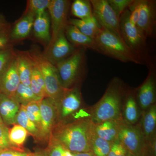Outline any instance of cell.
<instances>
[{"label":"cell","instance_id":"obj_1","mask_svg":"<svg viewBox=\"0 0 156 156\" xmlns=\"http://www.w3.org/2000/svg\"><path fill=\"white\" fill-rule=\"evenodd\" d=\"M94 134V124L90 117H83L56 123L49 141L58 144L71 152H90Z\"/></svg>","mask_w":156,"mask_h":156},{"label":"cell","instance_id":"obj_2","mask_svg":"<svg viewBox=\"0 0 156 156\" xmlns=\"http://www.w3.org/2000/svg\"><path fill=\"white\" fill-rule=\"evenodd\" d=\"M128 89L119 78H113L100 100L89 110L93 123L123 119V104Z\"/></svg>","mask_w":156,"mask_h":156},{"label":"cell","instance_id":"obj_3","mask_svg":"<svg viewBox=\"0 0 156 156\" xmlns=\"http://www.w3.org/2000/svg\"><path fill=\"white\" fill-rule=\"evenodd\" d=\"M95 41L96 51L123 62L143 64L142 58L126 44L122 38L101 27Z\"/></svg>","mask_w":156,"mask_h":156},{"label":"cell","instance_id":"obj_4","mask_svg":"<svg viewBox=\"0 0 156 156\" xmlns=\"http://www.w3.org/2000/svg\"><path fill=\"white\" fill-rule=\"evenodd\" d=\"M27 52L41 73L48 98L57 104L66 89L62 87L60 83L56 66L45 57L38 48L33 47Z\"/></svg>","mask_w":156,"mask_h":156},{"label":"cell","instance_id":"obj_5","mask_svg":"<svg viewBox=\"0 0 156 156\" xmlns=\"http://www.w3.org/2000/svg\"><path fill=\"white\" fill-rule=\"evenodd\" d=\"M87 48H78L69 57L55 65L60 83L65 89L78 85L86 69Z\"/></svg>","mask_w":156,"mask_h":156},{"label":"cell","instance_id":"obj_6","mask_svg":"<svg viewBox=\"0 0 156 156\" xmlns=\"http://www.w3.org/2000/svg\"><path fill=\"white\" fill-rule=\"evenodd\" d=\"M118 140L128 152L136 156H156V147L148 145L139 123L135 125L124 121L120 125Z\"/></svg>","mask_w":156,"mask_h":156},{"label":"cell","instance_id":"obj_7","mask_svg":"<svg viewBox=\"0 0 156 156\" xmlns=\"http://www.w3.org/2000/svg\"><path fill=\"white\" fill-rule=\"evenodd\" d=\"M129 14L130 11L127 9L119 17L121 37L129 48L143 58L146 48L147 39L140 32L136 26L130 22Z\"/></svg>","mask_w":156,"mask_h":156},{"label":"cell","instance_id":"obj_8","mask_svg":"<svg viewBox=\"0 0 156 156\" xmlns=\"http://www.w3.org/2000/svg\"><path fill=\"white\" fill-rule=\"evenodd\" d=\"M93 16L101 27L110 31L122 38L119 18L109 5L107 0H90Z\"/></svg>","mask_w":156,"mask_h":156},{"label":"cell","instance_id":"obj_9","mask_svg":"<svg viewBox=\"0 0 156 156\" xmlns=\"http://www.w3.org/2000/svg\"><path fill=\"white\" fill-rule=\"evenodd\" d=\"M70 6V1L68 0H50L48 9L51 24V40L49 45L67 24Z\"/></svg>","mask_w":156,"mask_h":156},{"label":"cell","instance_id":"obj_10","mask_svg":"<svg viewBox=\"0 0 156 156\" xmlns=\"http://www.w3.org/2000/svg\"><path fill=\"white\" fill-rule=\"evenodd\" d=\"M56 105L58 111L57 122L69 121L83 105L82 95L78 85L66 89Z\"/></svg>","mask_w":156,"mask_h":156},{"label":"cell","instance_id":"obj_11","mask_svg":"<svg viewBox=\"0 0 156 156\" xmlns=\"http://www.w3.org/2000/svg\"><path fill=\"white\" fill-rule=\"evenodd\" d=\"M139 20L136 26L146 38L154 35L156 24V2L154 0H138Z\"/></svg>","mask_w":156,"mask_h":156},{"label":"cell","instance_id":"obj_12","mask_svg":"<svg viewBox=\"0 0 156 156\" xmlns=\"http://www.w3.org/2000/svg\"><path fill=\"white\" fill-rule=\"evenodd\" d=\"M41 125L40 133L43 143H48L53 128L57 122L58 111L55 102L49 98L40 101Z\"/></svg>","mask_w":156,"mask_h":156},{"label":"cell","instance_id":"obj_13","mask_svg":"<svg viewBox=\"0 0 156 156\" xmlns=\"http://www.w3.org/2000/svg\"><path fill=\"white\" fill-rule=\"evenodd\" d=\"M76 49L68 41L64 29L60 32L55 41L48 46L43 53L51 63L55 65L69 57Z\"/></svg>","mask_w":156,"mask_h":156},{"label":"cell","instance_id":"obj_14","mask_svg":"<svg viewBox=\"0 0 156 156\" xmlns=\"http://www.w3.org/2000/svg\"><path fill=\"white\" fill-rule=\"evenodd\" d=\"M134 93L137 103L142 112L155 104L156 78L153 69L151 68L145 81L134 90Z\"/></svg>","mask_w":156,"mask_h":156},{"label":"cell","instance_id":"obj_15","mask_svg":"<svg viewBox=\"0 0 156 156\" xmlns=\"http://www.w3.org/2000/svg\"><path fill=\"white\" fill-rule=\"evenodd\" d=\"M20 83L18 71V57L16 52L0 76V92L13 99Z\"/></svg>","mask_w":156,"mask_h":156},{"label":"cell","instance_id":"obj_16","mask_svg":"<svg viewBox=\"0 0 156 156\" xmlns=\"http://www.w3.org/2000/svg\"><path fill=\"white\" fill-rule=\"evenodd\" d=\"M139 123L143 134L148 145H156V103L142 112Z\"/></svg>","mask_w":156,"mask_h":156},{"label":"cell","instance_id":"obj_17","mask_svg":"<svg viewBox=\"0 0 156 156\" xmlns=\"http://www.w3.org/2000/svg\"><path fill=\"white\" fill-rule=\"evenodd\" d=\"M142 111L136 101L134 91L128 89L122 108V117L125 122L131 125L138 123Z\"/></svg>","mask_w":156,"mask_h":156},{"label":"cell","instance_id":"obj_18","mask_svg":"<svg viewBox=\"0 0 156 156\" xmlns=\"http://www.w3.org/2000/svg\"><path fill=\"white\" fill-rule=\"evenodd\" d=\"M50 20L48 11L37 16L34 21L33 31L35 37L41 42L47 48L51 40Z\"/></svg>","mask_w":156,"mask_h":156},{"label":"cell","instance_id":"obj_19","mask_svg":"<svg viewBox=\"0 0 156 156\" xmlns=\"http://www.w3.org/2000/svg\"><path fill=\"white\" fill-rule=\"evenodd\" d=\"M20 105L14 99L0 93V116L7 126H14Z\"/></svg>","mask_w":156,"mask_h":156},{"label":"cell","instance_id":"obj_20","mask_svg":"<svg viewBox=\"0 0 156 156\" xmlns=\"http://www.w3.org/2000/svg\"><path fill=\"white\" fill-rule=\"evenodd\" d=\"M35 18L36 16L34 14L24 13L12 29H11L10 38L12 43L23 40L30 35Z\"/></svg>","mask_w":156,"mask_h":156},{"label":"cell","instance_id":"obj_21","mask_svg":"<svg viewBox=\"0 0 156 156\" xmlns=\"http://www.w3.org/2000/svg\"><path fill=\"white\" fill-rule=\"evenodd\" d=\"M64 32L68 41L74 47L89 48L96 51L94 39L85 35L74 26L67 23L65 27Z\"/></svg>","mask_w":156,"mask_h":156},{"label":"cell","instance_id":"obj_22","mask_svg":"<svg viewBox=\"0 0 156 156\" xmlns=\"http://www.w3.org/2000/svg\"><path fill=\"white\" fill-rule=\"evenodd\" d=\"M123 119L111 120L94 124V131L97 136L108 142L113 143L118 140V134Z\"/></svg>","mask_w":156,"mask_h":156},{"label":"cell","instance_id":"obj_23","mask_svg":"<svg viewBox=\"0 0 156 156\" xmlns=\"http://www.w3.org/2000/svg\"><path fill=\"white\" fill-rule=\"evenodd\" d=\"M18 71L20 83L30 87L33 60L27 51H17Z\"/></svg>","mask_w":156,"mask_h":156},{"label":"cell","instance_id":"obj_24","mask_svg":"<svg viewBox=\"0 0 156 156\" xmlns=\"http://www.w3.org/2000/svg\"><path fill=\"white\" fill-rule=\"evenodd\" d=\"M67 23L74 26L82 33L94 40L101 28L94 16L84 20L69 19Z\"/></svg>","mask_w":156,"mask_h":156},{"label":"cell","instance_id":"obj_25","mask_svg":"<svg viewBox=\"0 0 156 156\" xmlns=\"http://www.w3.org/2000/svg\"><path fill=\"white\" fill-rule=\"evenodd\" d=\"M15 124L19 125L25 128L29 134L33 136L36 142L43 143L39 129L27 116L23 105H20V108L16 117Z\"/></svg>","mask_w":156,"mask_h":156},{"label":"cell","instance_id":"obj_26","mask_svg":"<svg viewBox=\"0 0 156 156\" xmlns=\"http://www.w3.org/2000/svg\"><path fill=\"white\" fill-rule=\"evenodd\" d=\"M32 60V71L30 84L31 89L33 92L38 97L41 98H48L45 88L44 81L41 73L36 63L33 59Z\"/></svg>","mask_w":156,"mask_h":156},{"label":"cell","instance_id":"obj_27","mask_svg":"<svg viewBox=\"0 0 156 156\" xmlns=\"http://www.w3.org/2000/svg\"><path fill=\"white\" fill-rule=\"evenodd\" d=\"M71 13L78 19L84 20L93 17L90 0H75L70 6Z\"/></svg>","mask_w":156,"mask_h":156},{"label":"cell","instance_id":"obj_28","mask_svg":"<svg viewBox=\"0 0 156 156\" xmlns=\"http://www.w3.org/2000/svg\"><path fill=\"white\" fill-rule=\"evenodd\" d=\"M13 99L20 105L25 106L30 102L40 101L43 98L37 96L32 91L30 87H27L20 83Z\"/></svg>","mask_w":156,"mask_h":156},{"label":"cell","instance_id":"obj_29","mask_svg":"<svg viewBox=\"0 0 156 156\" xmlns=\"http://www.w3.org/2000/svg\"><path fill=\"white\" fill-rule=\"evenodd\" d=\"M25 128L17 124H15L9 129V137L12 145L20 149L24 150L23 145L28 135Z\"/></svg>","mask_w":156,"mask_h":156},{"label":"cell","instance_id":"obj_30","mask_svg":"<svg viewBox=\"0 0 156 156\" xmlns=\"http://www.w3.org/2000/svg\"><path fill=\"white\" fill-rule=\"evenodd\" d=\"M112 143L97 136L95 133L92 138L91 152L95 156H108Z\"/></svg>","mask_w":156,"mask_h":156},{"label":"cell","instance_id":"obj_31","mask_svg":"<svg viewBox=\"0 0 156 156\" xmlns=\"http://www.w3.org/2000/svg\"><path fill=\"white\" fill-rule=\"evenodd\" d=\"M40 101H34L28 104L24 107L26 114L30 120L37 126L40 131L41 125ZM41 134V133H40Z\"/></svg>","mask_w":156,"mask_h":156},{"label":"cell","instance_id":"obj_32","mask_svg":"<svg viewBox=\"0 0 156 156\" xmlns=\"http://www.w3.org/2000/svg\"><path fill=\"white\" fill-rule=\"evenodd\" d=\"M50 0H29L24 13H30L37 16L48 10Z\"/></svg>","mask_w":156,"mask_h":156},{"label":"cell","instance_id":"obj_33","mask_svg":"<svg viewBox=\"0 0 156 156\" xmlns=\"http://www.w3.org/2000/svg\"><path fill=\"white\" fill-rule=\"evenodd\" d=\"M9 128L5 125L0 126V151L6 150H14L24 151L12 145L9 137Z\"/></svg>","mask_w":156,"mask_h":156},{"label":"cell","instance_id":"obj_34","mask_svg":"<svg viewBox=\"0 0 156 156\" xmlns=\"http://www.w3.org/2000/svg\"><path fill=\"white\" fill-rule=\"evenodd\" d=\"M16 53L12 47L0 50V76Z\"/></svg>","mask_w":156,"mask_h":156},{"label":"cell","instance_id":"obj_35","mask_svg":"<svg viewBox=\"0 0 156 156\" xmlns=\"http://www.w3.org/2000/svg\"><path fill=\"white\" fill-rule=\"evenodd\" d=\"M134 0H107L109 5L119 18L121 14L128 9Z\"/></svg>","mask_w":156,"mask_h":156},{"label":"cell","instance_id":"obj_36","mask_svg":"<svg viewBox=\"0 0 156 156\" xmlns=\"http://www.w3.org/2000/svg\"><path fill=\"white\" fill-rule=\"evenodd\" d=\"M11 30L9 25L0 30V50L12 47L10 38Z\"/></svg>","mask_w":156,"mask_h":156},{"label":"cell","instance_id":"obj_37","mask_svg":"<svg viewBox=\"0 0 156 156\" xmlns=\"http://www.w3.org/2000/svg\"><path fill=\"white\" fill-rule=\"evenodd\" d=\"M46 153L48 156H66V149L53 141H49Z\"/></svg>","mask_w":156,"mask_h":156},{"label":"cell","instance_id":"obj_38","mask_svg":"<svg viewBox=\"0 0 156 156\" xmlns=\"http://www.w3.org/2000/svg\"><path fill=\"white\" fill-rule=\"evenodd\" d=\"M128 151L122 143L117 140L112 143L108 156H128Z\"/></svg>","mask_w":156,"mask_h":156},{"label":"cell","instance_id":"obj_39","mask_svg":"<svg viewBox=\"0 0 156 156\" xmlns=\"http://www.w3.org/2000/svg\"><path fill=\"white\" fill-rule=\"evenodd\" d=\"M128 10L130 11L129 20L133 25L136 26L139 20L140 16V8L138 0H134L133 2L130 5Z\"/></svg>","mask_w":156,"mask_h":156},{"label":"cell","instance_id":"obj_40","mask_svg":"<svg viewBox=\"0 0 156 156\" xmlns=\"http://www.w3.org/2000/svg\"><path fill=\"white\" fill-rule=\"evenodd\" d=\"M35 153L24 151L6 150L0 151V156H33Z\"/></svg>","mask_w":156,"mask_h":156},{"label":"cell","instance_id":"obj_41","mask_svg":"<svg viewBox=\"0 0 156 156\" xmlns=\"http://www.w3.org/2000/svg\"><path fill=\"white\" fill-rule=\"evenodd\" d=\"M66 156H95L92 152L85 153H73L66 149Z\"/></svg>","mask_w":156,"mask_h":156},{"label":"cell","instance_id":"obj_42","mask_svg":"<svg viewBox=\"0 0 156 156\" xmlns=\"http://www.w3.org/2000/svg\"><path fill=\"white\" fill-rule=\"evenodd\" d=\"M8 26H9V24L6 22L4 18L0 15V30L7 27Z\"/></svg>","mask_w":156,"mask_h":156},{"label":"cell","instance_id":"obj_43","mask_svg":"<svg viewBox=\"0 0 156 156\" xmlns=\"http://www.w3.org/2000/svg\"><path fill=\"white\" fill-rule=\"evenodd\" d=\"M33 156H48L46 153L39 152L35 153Z\"/></svg>","mask_w":156,"mask_h":156},{"label":"cell","instance_id":"obj_44","mask_svg":"<svg viewBox=\"0 0 156 156\" xmlns=\"http://www.w3.org/2000/svg\"><path fill=\"white\" fill-rule=\"evenodd\" d=\"M4 123H3L2 122V119H1V117L0 116V126H2V125H4Z\"/></svg>","mask_w":156,"mask_h":156},{"label":"cell","instance_id":"obj_45","mask_svg":"<svg viewBox=\"0 0 156 156\" xmlns=\"http://www.w3.org/2000/svg\"><path fill=\"white\" fill-rule=\"evenodd\" d=\"M128 156H134V155L130 153H129L128 152Z\"/></svg>","mask_w":156,"mask_h":156},{"label":"cell","instance_id":"obj_46","mask_svg":"<svg viewBox=\"0 0 156 156\" xmlns=\"http://www.w3.org/2000/svg\"><path fill=\"white\" fill-rule=\"evenodd\" d=\"M0 93H1V92H0Z\"/></svg>","mask_w":156,"mask_h":156}]
</instances>
